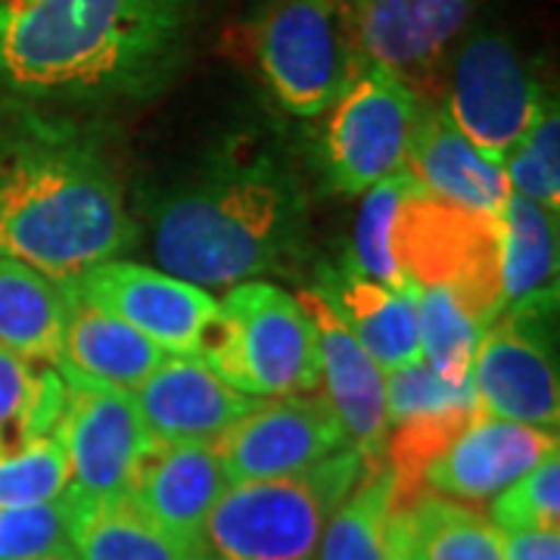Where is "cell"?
Here are the masks:
<instances>
[{
  "label": "cell",
  "mask_w": 560,
  "mask_h": 560,
  "mask_svg": "<svg viewBox=\"0 0 560 560\" xmlns=\"http://www.w3.org/2000/svg\"><path fill=\"white\" fill-rule=\"evenodd\" d=\"M197 0H0V97L150 101L187 60Z\"/></svg>",
  "instance_id": "cell-1"
},
{
  "label": "cell",
  "mask_w": 560,
  "mask_h": 560,
  "mask_svg": "<svg viewBox=\"0 0 560 560\" xmlns=\"http://www.w3.org/2000/svg\"><path fill=\"white\" fill-rule=\"evenodd\" d=\"M135 241L138 224L101 131L16 103L0 119V259L72 283Z\"/></svg>",
  "instance_id": "cell-2"
},
{
  "label": "cell",
  "mask_w": 560,
  "mask_h": 560,
  "mask_svg": "<svg viewBox=\"0 0 560 560\" xmlns=\"http://www.w3.org/2000/svg\"><path fill=\"white\" fill-rule=\"evenodd\" d=\"M305 237L300 172L259 138L228 140L153 209L160 271L202 290L283 271L302 256Z\"/></svg>",
  "instance_id": "cell-3"
},
{
  "label": "cell",
  "mask_w": 560,
  "mask_h": 560,
  "mask_svg": "<svg viewBox=\"0 0 560 560\" xmlns=\"http://www.w3.org/2000/svg\"><path fill=\"white\" fill-rule=\"evenodd\" d=\"M361 470L364 455L346 445L302 474L231 482L202 523L194 560H312Z\"/></svg>",
  "instance_id": "cell-4"
},
{
  "label": "cell",
  "mask_w": 560,
  "mask_h": 560,
  "mask_svg": "<svg viewBox=\"0 0 560 560\" xmlns=\"http://www.w3.org/2000/svg\"><path fill=\"white\" fill-rule=\"evenodd\" d=\"M221 318L200 355L246 396L275 399L318 386L315 327L293 293L268 280H243L219 302Z\"/></svg>",
  "instance_id": "cell-5"
},
{
  "label": "cell",
  "mask_w": 560,
  "mask_h": 560,
  "mask_svg": "<svg viewBox=\"0 0 560 560\" xmlns=\"http://www.w3.org/2000/svg\"><path fill=\"white\" fill-rule=\"evenodd\" d=\"M352 0H265L249 25L256 72L280 109L318 119L359 72Z\"/></svg>",
  "instance_id": "cell-6"
},
{
  "label": "cell",
  "mask_w": 560,
  "mask_h": 560,
  "mask_svg": "<svg viewBox=\"0 0 560 560\" xmlns=\"http://www.w3.org/2000/svg\"><path fill=\"white\" fill-rule=\"evenodd\" d=\"M396 261L415 290H452L486 327L501 318L499 215L442 200L415 184L396 224Z\"/></svg>",
  "instance_id": "cell-7"
},
{
  "label": "cell",
  "mask_w": 560,
  "mask_h": 560,
  "mask_svg": "<svg viewBox=\"0 0 560 560\" xmlns=\"http://www.w3.org/2000/svg\"><path fill=\"white\" fill-rule=\"evenodd\" d=\"M420 101L393 75L361 62L342 94L318 116L315 162L337 194H364L405 168Z\"/></svg>",
  "instance_id": "cell-8"
},
{
  "label": "cell",
  "mask_w": 560,
  "mask_h": 560,
  "mask_svg": "<svg viewBox=\"0 0 560 560\" xmlns=\"http://www.w3.org/2000/svg\"><path fill=\"white\" fill-rule=\"evenodd\" d=\"M440 106L480 153L504 165L548 101L517 47L504 35L482 32L455 47Z\"/></svg>",
  "instance_id": "cell-9"
},
{
  "label": "cell",
  "mask_w": 560,
  "mask_h": 560,
  "mask_svg": "<svg viewBox=\"0 0 560 560\" xmlns=\"http://www.w3.org/2000/svg\"><path fill=\"white\" fill-rule=\"evenodd\" d=\"M474 16V0H361L352 13L361 62L401 81L418 101H436L448 54Z\"/></svg>",
  "instance_id": "cell-10"
},
{
  "label": "cell",
  "mask_w": 560,
  "mask_h": 560,
  "mask_svg": "<svg viewBox=\"0 0 560 560\" xmlns=\"http://www.w3.org/2000/svg\"><path fill=\"white\" fill-rule=\"evenodd\" d=\"M72 290L172 355H200L221 318L219 300L209 290L131 261L94 265L72 280Z\"/></svg>",
  "instance_id": "cell-11"
},
{
  "label": "cell",
  "mask_w": 560,
  "mask_h": 560,
  "mask_svg": "<svg viewBox=\"0 0 560 560\" xmlns=\"http://www.w3.org/2000/svg\"><path fill=\"white\" fill-rule=\"evenodd\" d=\"M212 445L228 480L249 482L302 474L352 442L327 396L293 393L259 401Z\"/></svg>",
  "instance_id": "cell-12"
},
{
  "label": "cell",
  "mask_w": 560,
  "mask_h": 560,
  "mask_svg": "<svg viewBox=\"0 0 560 560\" xmlns=\"http://www.w3.org/2000/svg\"><path fill=\"white\" fill-rule=\"evenodd\" d=\"M69 464L66 492L79 504L125 499L147 433L131 393L106 386H66V408L54 430Z\"/></svg>",
  "instance_id": "cell-13"
},
{
  "label": "cell",
  "mask_w": 560,
  "mask_h": 560,
  "mask_svg": "<svg viewBox=\"0 0 560 560\" xmlns=\"http://www.w3.org/2000/svg\"><path fill=\"white\" fill-rule=\"evenodd\" d=\"M474 393L489 418L558 430V368L548 355V320H492L474 359Z\"/></svg>",
  "instance_id": "cell-14"
},
{
  "label": "cell",
  "mask_w": 560,
  "mask_h": 560,
  "mask_svg": "<svg viewBox=\"0 0 560 560\" xmlns=\"http://www.w3.org/2000/svg\"><path fill=\"white\" fill-rule=\"evenodd\" d=\"M150 442H219L259 399L228 386L197 355H165L153 374L131 389Z\"/></svg>",
  "instance_id": "cell-15"
},
{
  "label": "cell",
  "mask_w": 560,
  "mask_h": 560,
  "mask_svg": "<svg viewBox=\"0 0 560 560\" xmlns=\"http://www.w3.org/2000/svg\"><path fill=\"white\" fill-rule=\"evenodd\" d=\"M296 302L315 327L318 346V377H324V396L334 405L349 442L364 460H381L386 445V371L359 337L346 327L334 305L315 287L300 290Z\"/></svg>",
  "instance_id": "cell-16"
},
{
  "label": "cell",
  "mask_w": 560,
  "mask_h": 560,
  "mask_svg": "<svg viewBox=\"0 0 560 560\" xmlns=\"http://www.w3.org/2000/svg\"><path fill=\"white\" fill-rule=\"evenodd\" d=\"M231 486L215 445L147 442L125 499L168 536L194 548L212 504Z\"/></svg>",
  "instance_id": "cell-17"
},
{
  "label": "cell",
  "mask_w": 560,
  "mask_h": 560,
  "mask_svg": "<svg viewBox=\"0 0 560 560\" xmlns=\"http://www.w3.org/2000/svg\"><path fill=\"white\" fill-rule=\"evenodd\" d=\"M558 452V433L517 420L480 415L440 458L430 460L423 486L455 501H489Z\"/></svg>",
  "instance_id": "cell-18"
},
{
  "label": "cell",
  "mask_w": 560,
  "mask_h": 560,
  "mask_svg": "<svg viewBox=\"0 0 560 560\" xmlns=\"http://www.w3.org/2000/svg\"><path fill=\"white\" fill-rule=\"evenodd\" d=\"M405 172L442 200L489 215H499L504 200L511 197L504 165L489 160L464 138L436 101H420Z\"/></svg>",
  "instance_id": "cell-19"
},
{
  "label": "cell",
  "mask_w": 560,
  "mask_h": 560,
  "mask_svg": "<svg viewBox=\"0 0 560 560\" xmlns=\"http://www.w3.org/2000/svg\"><path fill=\"white\" fill-rule=\"evenodd\" d=\"M165 355L168 352L162 346L147 340L131 324L109 315L101 305L84 302L72 290L60 355L54 361L66 386H106L131 393L160 368Z\"/></svg>",
  "instance_id": "cell-20"
},
{
  "label": "cell",
  "mask_w": 560,
  "mask_h": 560,
  "mask_svg": "<svg viewBox=\"0 0 560 560\" xmlns=\"http://www.w3.org/2000/svg\"><path fill=\"white\" fill-rule=\"evenodd\" d=\"M315 290L334 305V312L346 320V327L359 337L361 346L386 374L420 361L415 287H383L377 280L359 275L349 261H342L320 265Z\"/></svg>",
  "instance_id": "cell-21"
},
{
  "label": "cell",
  "mask_w": 560,
  "mask_h": 560,
  "mask_svg": "<svg viewBox=\"0 0 560 560\" xmlns=\"http://www.w3.org/2000/svg\"><path fill=\"white\" fill-rule=\"evenodd\" d=\"M501 224V315L551 320L558 308V212L511 190Z\"/></svg>",
  "instance_id": "cell-22"
},
{
  "label": "cell",
  "mask_w": 560,
  "mask_h": 560,
  "mask_svg": "<svg viewBox=\"0 0 560 560\" xmlns=\"http://www.w3.org/2000/svg\"><path fill=\"white\" fill-rule=\"evenodd\" d=\"M386 558L504 560V541L486 514L436 492H423L411 504L389 511Z\"/></svg>",
  "instance_id": "cell-23"
},
{
  "label": "cell",
  "mask_w": 560,
  "mask_h": 560,
  "mask_svg": "<svg viewBox=\"0 0 560 560\" xmlns=\"http://www.w3.org/2000/svg\"><path fill=\"white\" fill-rule=\"evenodd\" d=\"M72 287L16 259H0V346L20 359L54 364Z\"/></svg>",
  "instance_id": "cell-24"
},
{
  "label": "cell",
  "mask_w": 560,
  "mask_h": 560,
  "mask_svg": "<svg viewBox=\"0 0 560 560\" xmlns=\"http://www.w3.org/2000/svg\"><path fill=\"white\" fill-rule=\"evenodd\" d=\"M75 560H194V548L147 521L128 499L79 504Z\"/></svg>",
  "instance_id": "cell-25"
},
{
  "label": "cell",
  "mask_w": 560,
  "mask_h": 560,
  "mask_svg": "<svg viewBox=\"0 0 560 560\" xmlns=\"http://www.w3.org/2000/svg\"><path fill=\"white\" fill-rule=\"evenodd\" d=\"M393 511V477L381 460H364L359 482L337 504L318 541V560H389L386 523Z\"/></svg>",
  "instance_id": "cell-26"
},
{
  "label": "cell",
  "mask_w": 560,
  "mask_h": 560,
  "mask_svg": "<svg viewBox=\"0 0 560 560\" xmlns=\"http://www.w3.org/2000/svg\"><path fill=\"white\" fill-rule=\"evenodd\" d=\"M66 383L50 364L20 359L0 346V445L40 440L57 430Z\"/></svg>",
  "instance_id": "cell-27"
},
{
  "label": "cell",
  "mask_w": 560,
  "mask_h": 560,
  "mask_svg": "<svg viewBox=\"0 0 560 560\" xmlns=\"http://www.w3.org/2000/svg\"><path fill=\"white\" fill-rule=\"evenodd\" d=\"M418 337L420 359L427 361L442 381L455 386L474 383V359L480 349L486 324L474 318L458 296L445 287H418Z\"/></svg>",
  "instance_id": "cell-28"
},
{
  "label": "cell",
  "mask_w": 560,
  "mask_h": 560,
  "mask_svg": "<svg viewBox=\"0 0 560 560\" xmlns=\"http://www.w3.org/2000/svg\"><path fill=\"white\" fill-rule=\"evenodd\" d=\"M415 184L418 180L405 168H399L364 190L368 197L361 202L355 241H352V253L346 259L359 275L377 280L383 287H393V290L411 287L396 261V224H399L401 202Z\"/></svg>",
  "instance_id": "cell-29"
},
{
  "label": "cell",
  "mask_w": 560,
  "mask_h": 560,
  "mask_svg": "<svg viewBox=\"0 0 560 560\" xmlns=\"http://www.w3.org/2000/svg\"><path fill=\"white\" fill-rule=\"evenodd\" d=\"M79 501L60 499L0 508V560H47L75 555Z\"/></svg>",
  "instance_id": "cell-30"
},
{
  "label": "cell",
  "mask_w": 560,
  "mask_h": 560,
  "mask_svg": "<svg viewBox=\"0 0 560 560\" xmlns=\"http://www.w3.org/2000/svg\"><path fill=\"white\" fill-rule=\"evenodd\" d=\"M69 486V464L57 433L0 445V508L60 499Z\"/></svg>",
  "instance_id": "cell-31"
},
{
  "label": "cell",
  "mask_w": 560,
  "mask_h": 560,
  "mask_svg": "<svg viewBox=\"0 0 560 560\" xmlns=\"http://www.w3.org/2000/svg\"><path fill=\"white\" fill-rule=\"evenodd\" d=\"M504 175L514 194L539 202L548 212L560 209V116L545 106L504 160Z\"/></svg>",
  "instance_id": "cell-32"
},
{
  "label": "cell",
  "mask_w": 560,
  "mask_h": 560,
  "mask_svg": "<svg viewBox=\"0 0 560 560\" xmlns=\"http://www.w3.org/2000/svg\"><path fill=\"white\" fill-rule=\"evenodd\" d=\"M489 521L501 533L517 529H558L560 523V460L558 452L541 458L526 477L511 482L492 499Z\"/></svg>",
  "instance_id": "cell-33"
},
{
  "label": "cell",
  "mask_w": 560,
  "mask_h": 560,
  "mask_svg": "<svg viewBox=\"0 0 560 560\" xmlns=\"http://www.w3.org/2000/svg\"><path fill=\"white\" fill-rule=\"evenodd\" d=\"M474 405H477L474 383L470 386H455V383L442 381L423 359L386 374V420L389 423L415 418V415L474 408Z\"/></svg>",
  "instance_id": "cell-34"
},
{
  "label": "cell",
  "mask_w": 560,
  "mask_h": 560,
  "mask_svg": "<svg viewBox=\"0 0 560 560\" xmlns=\"http://www.w3.org/2000/svg\"><path fill=\"white\" fill-rule=\"evenodd\" d=\"M504 560H560L558 529H517L501 533Z\"/></svg>",
  "instance_id": "cell-35"
},
{
  "label": "cell",
  "mask_w": 560,
  "mask_h": 560,
  "mask_svg": "<svg viewBox=\"0 0 560 560\" xmlns=\"http://www.w3.org/2000/svg\"><path fill=\"white\" fill-rule=\"evenodd\" d=\"M47 560H75V555H69V558H47Z\"/></svg>",
  "instance_id": "cell-36"
},
{
  "label": "cell",
  "mask_w": 560,
  "mask_h": 560,
  "mask_svg": "<svg viewBox=\"0 0 560 560\" xmlns=\"http://www.w3.org/2000/svg\"><path fill=\"white\" fill-rule=\"evenodd\" d=\"M352 3H361V0H352Z\"/></svg>",
  "instance_id": "cell-37"
}]
</instances>
